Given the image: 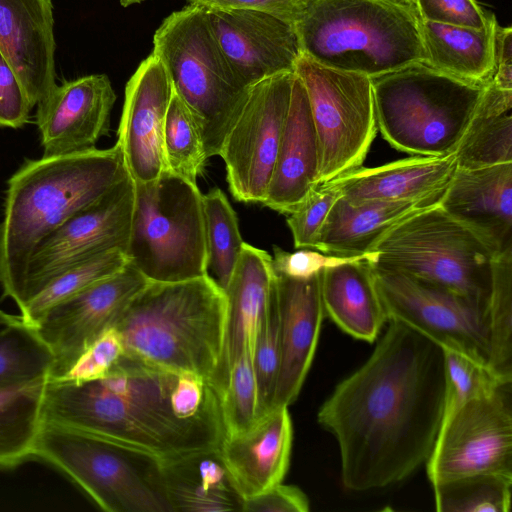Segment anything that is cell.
Masks as SVG:
<instances>
[{"label": "cell", "instance_id": "obj_27", "mask_svg": "<svg viewBox=\"0 0 512 512\" xmlns=\"http://www.w3.org/2000/svg\"><path fill=\"white\" fill-rule=\"evenodd\" d=\"M219 447L159 460L170 512L243 511L245 500Z\"/></svg>", "mask_w": 512, "mask_h": 512}, {"label": "cell", "instance_id": "obj_12", "mask_svg": "<svg viewBox=\"0 0 512 512\" xmlns=\"http://www.w3.org/2000/svg\"><path fill=\"white\" fill-rule=\"evenodd\" d=\"M371 266L388 321L490 367L487 305L401 271Z\"/></svg>", "mask_w": 512, "mask_h": 512}, {"label": "cell", "instance_id": "obj_30", "mask_svg": "<svg viewBox=\"0 0 512 512\" xmlns=\"http://www.w3.org/2000/svg\"><path fill=\"white\" fill-rule=\"evenodd\" d=\"M496 22L493 14L483 28L420 19L424 63L461 79L482 82L492 80Z\"/></svg>", "mask_w": 512, "mask_h": 512}, {"label": "cell", "instance_id": "obj_35", "mask_svg": "<svg viewBox=\"0 0 512 512\" xmlns=\"http://www.w3.org/2000/svg\"><path fill=\"white\" fill-rule=\"evenodd\" d=\"M163 150L165 171L197 185L208 159L202 132L197 119L174 89L166 113Z\"/></svg>", "mask_w": 512, "mask_h": 512}, {"label": "cell", "instance_id": "obj_42", "mask_svg": "<svg viewBox=\"0 0 512 512\" xmlns=\"http://www.w3.org/2000/svg\"><path fill=\"white\" fill-rule=\"evenodd\" d=\"M341 196L332 181L320 183L287 215V225L295 248L315 249L320 230L332 206Z\"/></svg>", "mask_w": 512, "mask_h": 512}, {"label": "cell", "instance_id": "obj_16", "mask_svg": "<svg viewBox=\"0 0 512 512\" xmlns=\"http://www.w3.org/2000/svg\"><path fill=\"white\" fill-rule=\"evenodd\" d=\"M148 280L129 262L104 278L48 309L32 325L55 358L49 379L62 377L78 357L117 319Z\"/></svg>", "mask_w": 512, "mask_h": 512}, {"label": "cell", "instance_id": "obj_18", "mask_svg": "<svg viewBox=\"0 0 512 512\" xmlns=\"http://www.w3.org/2000/svg\"><path fill=\"white\" fill-rule=\"evenodd\" d=\"M105 74H91L56 84L36 105L43 156H62L96 148L107 135L116 101Z\"/></svg>", "mask_w": 512, "mask_h": 512}, {"label": "cell", "instance_id": "obj_10", "mask_svg": "<svg viewBox=\"0 0 512 512\" xmlns=\"http://www.w3.org/2000/svg\"><path fill=\"white\" fill-rule=\"evenodd\" d=\"M33 458L56 467L107 512H170L159 460L92 434L44 421Z\"/></svg>", "mask_w": 512, "mask_h": 512}, {"label": "cell", "instance_id": "obj_32", "mask_svg": "<svg viewBox=\"0 0 512 512\" xmlns=\"http://www.w3.org/2000/svg\"><path fill=\"white\" fill-rule=\"evenodd\" d=\"M48 380L0 389V469L33 458L44 422L43 400Z\"/></svg>", "mask_w": 512, "mask_h": 512}, {"label": "cell", "instance_id": "obj_40", "mask_svg": "<svg viewBox=\"0 0 512 512\" xmlns=\"http://www.w3.org/2000/svg\"><path fill=\"white\" fill-rule=\"evenodd\" d=\"M220 404L224 436L246 432L264 414L251 353L243 354L232 366Z\"/></svg>", "mask_w": 512, "mask_h": 512}, {"label": "cell", "instance_id": "obj_45", "mask_svg": "<svg viewBox=\"0 0 512 512\" xmlns=\"http://www.w3.org/2000/svg\"><path fill=\"white\" fill-rule=\"evenodd\" d=\"M32 109L17 74L0 50V127H23Z\"/></svg>", "mask_w": 512, "mask_h": 512}, {"label": "cell", "instance_id": "obj_1", "mask_svg": "<svg viewBox=\"0 0 512 512\" xmlns=\"http://www.w3.org/2000/svg\"><path fill=\"white\" fill-rule=\"evenodd\" d=\"M365 363L319 408L336 439L341 480L351 491L389 486L429 459L444 407V352L394 320Z\"/></svg>", "mask_w": 512, "mask_h": 512}, {"label": "cell", "instance_id": "obj_31", "mask_svg": "<svg viewBox=\"0 0 512 512\" xmlns=\"http://www.w3.org/2000/svg\"><path fill=\"white\" fill-rule=\"evenodd\" d=\"M512 91L490 81L473 120L455 151L457 168L512 163Z\"/></svg>", "mask_w": 512, "mask_h": 512}, {"label": "cell", "instance_id": "obj_26", "mask_svg": "<svg viewBox=\"0 0 512 512\" xmlns=\"http://www.w3.org/2000/svg\"><path fill=\"white\" fill-rule=\"evenodd\" d=\"M456 169L454 153L412 155L373 168L360 166L330 181L351 204L418 199L443 194Z\"/></svg>", "mask_w": 512, "mask_h": 512}, {"label": "cell", "instance_id": "obj_43", "mask_svg": "<svg viewBox=\"0 0 512 512\" xmlns=\"http://www.w3.org/2000/svg\"><path fill=\"white\" fill-rule=\"evenodd\" d=\"M125 353L122 339L115 328L106 330L56 380L85 382L105 376Z\"/></svg>", "mask_w": 512, "mask_h": 512}, {"label": "cell", "instance_id": "obj_50", "mask_svg": "<svg viewBox=\"0 0 512 512\" xmlns=\"http://www.w3.org/2000/svg\"><path fill=\"white\" fill-rule=\"evenodd\" d=\"M20 316H14L0 310V330L18 320Z\"/></svg>", "mask_w": 512, "mask_h": 512}, {"label": "cell", "instance_id": "obj_34", "mask_svg": "<svg viewBox=\"0 0 512 512\" xmlns=\"http://www.w3.org/2000/svg\"><path fill=\"white\" fill-rule=\"evenodd\" d=\"M207 270L218 286L224 290L240 257L242 240L236 213L226 195L214 188L202 195Z\"/></svg>", "mask_w": 512, "mask_h": 512}, {"label": "cell", "instance_id": "obj_24", "mask_svg": "<svg viewBox=\"0 0 512 512\" xmlns=\"http://www.w3.org/2000/svg\"><path fill=\"white\" fill-rule=\"evenodd\" d=\"M319 147L305 88L294 73L289 109L262 205L290 214L319 184Z\"/></svg>", "mask_w": 512, "mask_h": 512}, {"label": "cell", "instance_id": "obj_47", "mask_svg": "<svg viewBox=\"0 0 512 512\" xmlns=\"http://www.w3.org/2000/svg\"><path fill=\"white\" fill-rule=\"evenodd\" d=\"M244 512H308L309 500L297 486L282 482L244 501Z\"/></svg>", "mask_w": 512, "mask_h": 512}, {"label": "cell", "instance_id": "obj_23", "mask_svg": "<svg viewBox=\"0 0 512 512\" xmlns=\"http://www.w3.org/2000/svg\"><path fill=\"white\" fill-rule=\"evenodd\" d=\"M292 442V421L285 406L269 409L244 433L224 436L219 449L244 500L282 482Z\"/></svg>", "mask_w": 512, "mask_h": 512}, {"label": "cell", "instance_id": "obj_52", "mask_svg": "<svg viewBox=\"0 0 512 512\" xmlns=\"http://www.w3.org/2000/svg\"><path fill=\"white\" fill-rule=\"evenodd\" d=\"M405 1L414 4V0H405Z\"/></svg>", "mask_w": 512, "mask_h": 512}, {"label": "cell", "instance_id": "obj_2", "mask_svg": "<svg viewBox=\"0 0 512 512\" xmlns=\"http://www.w3.org/2000/svg\"><path fill=\"white\" fill-rule=\"evenodd\" d=\"M43 417L157 460L219 447L225 435L209 382L126 352L101 378L49 379Z\"/></svg>", "mask_w": 512, "mask_h": 512}, {"label": "cell", "instance_id": "obj_7", "mask_svg": "<svg viewBox=\"0 0 512 512\" xmlns=\"http://www.w3.org/2000/svg\"><path fill=\"white\" fill-rule=\"evenodd\" d=\"M152 53L197 119L207 158L218 156L249 87L222 53L207 11L189 4L167 16L154 33Z\"/></svg>", "mask_w": 512, "mask_h": 512}, {"label": "cell", "instance_id": "obj_28", "mask_svg": "<svg viewBox=\"0 0 512 512\" xmlns=\"http://www.w3.org/2000/svg\"><path fill=\"white\" fill-rule=\"evenodd\" d=\"M442 195L359 204H351L341 196L320 230L315 249L341 257L367 255L392 227L439 202Z\"/></svg>", "mask_w": 512, "mask_h": 512}, {"label": "cell", "instance_id": "obj_38", "mask_svg": "<svg viewBox=\"0 0 512 512\" xmlns=\"http://www.w3.org/2000/svg\"><path fill=\"white\" fill-rule=\"evenodd\" d=\"M432 487L438 512H510L512 477L475 474Z\"/></svg>", "mask_w": 512, "mask_h": 512}, {"label": "cell", "instance_id": "obj_9", "mask_svg": "<svg viewBox=\"0 0 512 512\" xmlns=\"http://www.w3.org/2000/svg\"><path fill=\"white\" fill-rule=\"evenodd\" d=\"M125 254L150 282H181L208 274L198 186L169 171L153 183H135Z\"/></svg>", "mask_w": 512, "mask_h": 512}, {"label": "cell", "instance_id": "obj_49", "mask_svg": "<svg viewBox=\"0 0 512 512\" xmlns=\"http://www.w3.org/2000/svg\"><path fill=\"white\" fill-rule=\"evenodd\" d=\"M491 83L503 91H512V29L496 22L494 33V74Z\"/></svg>", "mask_w": 512, "mask_h": 512}, {"label": "cell", "instance_id": "obj_33", "mask_svg": "<svg viewBox=\"0 0 512 512\" xmlns=\"http://www.w3.org/2000/svg\"><path fill=\"white\" fill-rule=\"evenodd\" d=\"M54 366L48 345L21 317L0 330V389L48 380Z\"/></svg>", "mask_w": 512, "mask_h": 512}, {"label": "cell", "instance_id": "obj_4", "mask_svg": "<svg viewBox=\"0 0 512 512\" xmlns=\"http://www.w3.org/2000/svg\"><path fill=\"white\" fill-rule=\"evenodd\" d=\"M225 325L224 291L206 274L181 282L148 281L113 328L126 353L155 366L195 374L214 388Z\"/></svg>", "mask_w": 512, "mask_h": 512}, {"label": "cell", "instance_id": "obj_5", "mask_svg": "<svg viewBox=\"0 0 512 512\" xmlns=\"http://www.w3.org/2000/svg\"><path fill=\"white\" fill-rule=\"evenodd\" d=\"M420 19L405 0H299L293 27L305 56L374 78L425 61Z\"/></svg>", "mask_w": 512, "mask_h": 512}, {"label": "cell", "instance_id": "obj_46", "mask_svg": "<svg viewBox=\"0 0 512 512\" xmlns=\"http://www.w3.org/2000/svg\"><path fill=\"white\" fill-rule=\"evenodd\" d=\"M272 266L275 273L295 279H307L321 273L324 269L344 263L357 256L341 257L311 250L288 252L274 246Z\"/></svg>", "mask_w": 512, "mask_h": 512}, {"label": "cell", "instance_id": "obj_11", "mask_svg": "<svg viewBox=\"0 0 512 512\" xmlns=\"http://www.w3.org/2000/svg\"><path fill=\"white\" fill-rule=\"evenodd\" d=\"M295 75L307 93L319 147V184L360 167L377 134L371 78L300 54Z\"/></svg>", "mask_w": 512, "mask_h": 512}, {"label": "cell", "instance_id": "obj_6", "mask_svg": "<svg viewBox=\"0 0 512 512\" xmlns=\"http://www.w3.org/2000/svg\"><path fill=\"white\" fill-rule=\"evenodd\" d=\"M490 81L461 79L424 62L371 78L378 130L410 155L455 153Z\"/></svg>", "mask_w": 512, "mask_h": 512}, {"label": "cell", "instance_id": "obj_22", "mask_svg": "<svg viewBox=\"0 0 512 512\" xmlns=\"http://www.w3.org/2000/svg\"><path fill=\"white\" fill-rule=\"evenodd\" d=\"M439 203L496 256L512 250V163L457 168Z\"/></svg>", "mask_w": 512, "mask_h": 512}, {"label": "cell", "instance_id": "obj_15", "mask_svg": "<svg viewBox=\"0 0 512 512\" xmlns=\"http://www.w3.org/2000/svg\"><path fill=\"white\" fill-rule=\"evenodd\" d=\"M134 200L135 183L128 174L45 237L30 258L19 309L72 265L110 250L125 252Z\"/></svg>", "mask_w": 512, "mask_h": 512}, {"label": "cell", "instance_id": "obj_20", "mask_svg": "<svg viewBox=\"0 0 512 512\" xmlns=\"http://www.w3.org/2000/svg\"><path fill=\"white\" fill-rule=\"evenodd\" d=\"M321 273L307 279L275 273L280 364L271 408L297 399L311 367L325 316Z\"/></svg>", "mask_w": 512, "mask_h": 512}, {"label": "cell", "instance_id": "obj_29", "mask_svg": "<svg viewBox=\"0 0 512 512\" xmlns=\"http://www.w3.org/2000/svg\"><path fill=\"white\" fill-rule=\"evenodd\" d=\"M370 254L330 266L321 273L325 315L350 336L374 342L388 318L378 294Z\"/></svg>", "mask_w": 512, "mask_h": 512}, {"label": "cell", "instance_id": "obj_48", "mask_svg": "<svg viewBox=\"0 0 512 512\" xmlns=\"http://www.w3.org/2000/svg\"><path fill=\"white\" fill-rule=\"evenodd\" d=\"M206 11L257 10L293 25L299 0H187Z\"/></svg>", "mask_w": 512, "mask_h": 512}, {"label": "cell", "instance_id": "obj_19", "mask_svg": "<svg viewBox=\"0 0 512 512\" xmlns=\"http://www.w3.org/2000/svg\"><path fill=\"white\" fill-rule=\"evenodd\" d=\"M214 36L240 81L294 72L301 54L293 25L257 10L207 11Z\"/></svg>", "mask_w": 512, "mask_h": 512}, {"label": "cell", "instance_id": "obj_14", "mask_svg": "<svg viewBox=\"0 0 512 512\" xmlns=\"http://www.w3.org/2000/svg\"><path fill=\"white\" fill-rule=\"evenodd\" d=\"M426 464L432 485L475 474L512 477V382L451 414Z\"/></svg>", "mask_w": 512, "mask_h": 512}, {"label": "cell", "instance_id": "obj_8", "mask_svg": "<svg viewBox=\"0 0 512 512\" xmlns=\"http://www.w3.org/2000/svg\"><path fill=\"white\" fill-rule=\"evenodd\" d=\"M439 202L392 227L372 248L369 260L487 305L496 254Z\"/></svg>", "mask_w": 512, "mask_h": 512}, {"label": "cell", "instance_id": "obj_37", "mask_svg": "<svg viewBox=\"0 0 512 512\" xmlns=\"http://www.w3.org/2000/svg\"><path fill=\"white\" fill-rule=\"evenodd\" d=\"M486 312L490 367L512 381V250L495 257Z\"/></svg>", "mask_w": 512, "mask_h": 512}, {"label": "cell", "instance_id": "obj_36", "mask_svg": "<svg viewBox=\"0 0 512 512\" xmlns=\"http://www.w3.org/2000/svg\"><path fill=\"white\" fill-rule=\"evenodd\" d=\"M128 262L124 251L110 250L78 262L54 277L20 309L22 320L34 325L54 305L72 297L94 283L120 271Z\"/></svg>", "mask_w": 512, "mask_h": 512}, {"label": "cell", "instance_id": "obj_3", "mask_svg": "<svg viewBox=\"0 0 512 512\" xmlns=\"http://www.w3.org/2000/svg\"><path fill=\"white\" fill-rule=\"evenodd\" d=\"M129 174L120 147L26 160L9 178L0 223V286L17 305L37 245Z\"/></svg>", "mask_w": 512, "mask_h": 512}, {"label": "cell", "instance_id": "obj_39", "mask_svg": "<svg viewBox=\"0 0 512 512\" xmlns=\"http://www.w3.org/2000/svg\"><path fill=\"white\" fill-rule=\"evenodd\" d=\"M444 352V407L442 423L468 401L489 394L505 381L488 365L454 350ZM441 423V424H442Z\"/></svg>", "mask_w": 512, "mask_h": 512}, {"label": "cell", "instance_id": "obj_51", "mask_svg": "<svg viewBox=\"0 0 512 512\" xmlns=\"http://www.w3.org/2000/svg\"><path fill=\"white\" fill-rule=\"evenodd\" d=\"M120 1V4L123 6V7H128L130 5H133V4H139V3H142L146 0H119Z\"/></svg>", "mask_w": 512, "mask_h": 512}, {"label": "cell", "instance_id": "obj_21", "mask_svg": "<svg viewBox=\"0 0 512 512\" xmlns=\"http://www.w3.org/2000/svg\"><path fill=\"white\" fill-rule=\"evenodd\" d=\"M51 0H0V50L34 108L56 85Z\"/></svg>", "mask_w": 512, "mask_h": 512}, {"label": "cell", "instance_id": "obj_17", "mask_svg": "<svg viewBox=\"0 0 512 512\" xmlns=\"http://www.w3.org/2000/svg\"><path fill=\"white\" fill-rule=\"evenodd\" d=\"M172 94L168 72L153 53L126 84L116 144L135 183H153L166 170L163 135Z\"/></svg>", "mask_w": 512, "mask_h": 512}, {"label": "cell", "instance_id": "obj_25", "mask_svg": "<svg viewBox=\"0 0 512 512\" xmlns=\"http://www.w3.org/2000/svg\"><path fill=\"white\" fill-rule=\"evenodd\" d=\"M274 276L272 256L244 242L231 279L223 290L226 298L224 348L214 386L219 397L235 362L245 353L252 354L257 326Z\"/></svg>", "mask_w": 512, "mask_h": 512}, {"label": "cell", "instance_id": "obj_13", "mask_svg": "<svg viewBox=\"0 0 512 512\" xmlns=\"http://www.w3.org/2000/svg\"><path fill=\"white\" fill-rule=\"evenodd\" d=\"M294 72H283L249 86L219 155L235 200L263 203L275 166L289 109Z\"/></svg>", "mask_w": 512, "mask_h": 512}, {"label": "cell", "instance_id": "obj_41", "mask_svg": "<svg viewBox=\"0 0 512 512\" xmlns=\"http://www.w3.org/2000/svg\"><path fill=\"white\" fill-rule=\"evenodd\" d=\"M252 362L261 409L265 413L272 406L280 364L279 311L275 276L268 300L257 326L252 351Z\"/></svg>", "mask_w": 512, "mask_h": 512}, {"label": "cell", "instance_id": "obj_44", "mask_svg": "<svg viewBox=\"0 0 512 512\" xmlns=\"http://www.w3.org/2000/svg\"><path fill=\"white\" fill-rule=\"evenodd\" d=\"M414 5L422 20L440 24L483 28L492 16L476 0H414Z\"/></svg>", "mask_w": 512, "mask_h": 512}]
</instances>
